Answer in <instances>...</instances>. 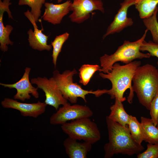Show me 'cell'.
I'll list each match as a JSON object with an SVG mask.
<instances>
[{
  "label": "cell",
  "instance_id": "cell-1",
  "mask_svg": "<svg viewBox=\"0 0 158 158\" xmlns=\"http://www.w3.org/2000/svg\"><path fill=\"white\" fill-rule=\"evenodd\" d=\"M109 142L104 146V157L110 158L114 155L121 154L128 155L138 154L144 149L141 144L135 141L128 128L106 117Z\"/></svg>",
  "mask_w": 158,
  "mask_h": 158
},
{
  "label": "cell",
  "instance_id": "cell-2",
  "mask_svg": "<svg viewBox=\"0 0 158 158\" xmlns=\"http://www.w3.org/2000/svg\"><path fill=\"white\" fill-rule=\"evenodd\" d=\"M141 64V61H137L123 65L116 62L113 65L111 70L108 73L100 72L99 76L104 79L109 80L112 84L111 88L106 90V94L109 95L111 99H117L122 102L126 99L123 97L125 92L129 89L130 92L127 100L129 103H131L134 96L132 82L136 69Z\"/></svg>",
  "mask_w": 158,
  "mask_h": 158
},
{
  "label": "cell",
  "instance_id": "cell-3",
  "mask_svg": "<svg viewBox=\"0 0 158 158\" xmlns=\"http://www.w3.org/2000/svg\"><path fill=\"white\" fill-rule=\"evenodd\" d=\"M133 90L139 102L148 110L151 103L158 92V70L147 64L136 69L133 78Z\"/></svg>",
  "mask_w": 158,
  "mask_h": 158
},
{
  "label": "cell",
  "instance_id": "cell-4",
  "mask_svg": "<svg viewBox=\"0 0 158 158\" xmlns=\"http://www.w3.org/2000/svg\"><path fill=\"white\" fill-rule=\"evenodd\" d=\"M148 31L146 29L142 37L136 41L130 42L125 40L114 54L110 55L105 54L101 57L99 61L101 68L98 71L107 73L111 71L113 65L117 62L127 64L136 59L150 58L151 56L149 53H143L140 50Z\"/></svg>",
  "mask_w": 158,
  "mask_h": 158
},
{
  "label": "cell",
  "instance_id": "cell-5",
  "mask_svg": "<svg viewBox=\"0 0 158 158\" xmlns=\"http://www.w3.org/2000/svg\"><path fill=\"white\" fill-rule=\"evenodd\" d=\"M77 73L75 69L72 71L65 70L62 73L57 70L53 73V78L63 96L67 100L72 104H75L78 98L80 97L86 103V96L88 94H93L96 97L104 94V90L95 91L86 90L77 83H74L73 76Z\"/></svg>",
  "mask_w": 158,
  "mask_h": 158
},
{
  "label": "cell",
  "instance_id": "cell-6",
  "mask_svg": "<svg viewBox=\"0 0 158 158\" xmlns=\"http://www.w3.org/2000/svg\"><path fill=\"white\" fill-rule=\"evenodd\" d=\"M61 128L68 137L92 144L99 140L101 138L97 124L89 118H79L66 122L61 125Z\"/></svg>",
  "mask_w": 158,
  "mask_h": 158
},
{
  "label": "cell",
  "instance_id": "cell-7",
  "mask_svg": "<svg viewBox=\"0 0 158 158\" xmlns=\"http://www.w3.org/2000/svg\"><path fill=\"white\" fill-rule=\"evenodd\" d=\"M93 115V111L87 106L78 104L71 105L68 103L59 108L51 116L49 122L53 125H62L70 121L90 118Z\"/></svg>",
  "mask_w": 158,
  "mask_h": 158
},
{
  "label": "cell",
  "instance_id": "cell-8",
  "mask_svg": "<svg viewBox=\"0 0 158 158\" xmlns=\"http://www.w3.org/2000/svg\"><path fill=\"white\" fill-rule=\"evenodd\" d=\"M32 84H36L37 88L42 89L46 97L44 102L54 107L56 110L60 105H63L68 103L59 89L52 77L49 79L44 77H38L31 79Z\"/></svg>",
  "mask_w": 158,
  "mask_h": 158
},
{
  "label": "cell",
  "instance_id": "cell-9",
  "mask_svg": "<svg viewBox=\"0 0 158 158\" xmlns=\"http://www.w3.org/2000/svg\"><path fill=\"white\" fill-rule=\"evenodd\" d=\"M70 6L72 13L69 17L71 21L78 23H82L90 17V13L98 10L104 13V9L101 0H73Z\"/></svg>",
  "mask_w": 158,
  "mask_h": 158
},
{
  "label": "cell",
  "instance_id": "cell-10",
  "mask_svg": "<svg viewBox=\"0 0 158 158\" xmlns=\"http://www.w3.org/2000/svg\"><path fill=\"white\" fill-rule=\"evenodd\" d=\"M30 71V68L26 67L22 78L15 83L5 84L0 83V85L5 87L16 89L17 92L13 97L14 99H15L24 102L26 99H30V94L35 98L37 99L39 97L38 88L33 86L29 80V75Z\"/></svg>",
  "mask_w": 158,
  "mask_h": 158
},
{
  "label": "cell",
  "instance_id": "cell-11",
  "mask_svg": "<svg viewBox=\"0 0 158 158\" xmlns=\"http://www.w3.org/2000/svg\"><path fill=\"white\" fill-rule=\"evenodd\" d=\"M1 104L4 108L18 110L23 116L35 118L43 114L47 105L44 102L40 101L36 103H28L20 102L16 99L8 98H4Z\"/></svg>",
  "mask_w": 158,
  "mask_h": 158
},
{
  "label": "cell",
  "instance_id": "cell-12",
  "mask_svg": "<svg viewBox=\"0 0 158 158\" xmlns=\"http://www.w3.org/2000/svg\"><path fill=\"white\" fill-rule=\"evenodd\" d=\"M135 0H124L120 4L121 7L108 26L106 33L103 37V39L110 35L119 32L125 28L133 25L132 19L128 17L127 14L128 9L135 4Z\"/></svg>",
  "mask_w": 158,
  "mask_h": 158
},
{
  "label": "cell",
  "instance_id": "cell-13",
  "mask_svg": "<svg viewBox=\"0 0 158 158\" xmlns=\"http://www.w3.org/2000/svg\"><path fill=\"white\" fill-rule=\"evenodd\" d=\"M24 14L32 24L34 28V31L30 29L27 32L30 46L33 49L40 51L45 50L50 51L51 49L52 46L51 44H47L49 36L42 32L43 30L38 29L36 22L30 11L28 10L24 13Z\"/></svg>",
  "mask_w": 158,
  "mask_h": 158
},
{
  "label": "cell",
  "instance_id": "cell-14",
  "mask_svg": "<svg viewBox=\"0 0 158 158\" xmlns=\"http://www.w3.org/2000/svg\"><path fill=\"white\" fill-rule=\"evenodd\" d=\"M71 3L70 0L59 4L45 2L44 4L45 8L42 18L44 20L54 25L59 24L63 17L70 11Z\"/></svg>",
  "mask_w": 158,
  "mask_h": 158
},
{
  "label": "cell",
  "instance_id": "cell-15",
  "mask_svg": "<svg viewBox=\"0 0 158 158\" xmlns=\"http://www.w3.org/2000/svg\"><path fill=\"white\" fill-rule=\"evenodd\" d=\"M77 140L69 137L64 140L63 145L66 153L70 158H86L92 149V144Z\"/></svg>",
  "mask_w": 158,
  "mask_h": 158
},
{
  "label": "cell",
  "instance_id": "cell-16",
  "mask_svg": "<svg viewBox=\"0 0 158 158\" xmlns=\"http://www.w3.org/2000/svg\"><path fill=\"white\" fill-rule=\"evenodd\" d=\"M111 112L108 117L112 120L118 123L123 126L128 128L130 115L125 111L122 102L115 99L114 104L110 107Z\"/></svg>",
  "mask_w": 158,
  "mask_h": 158
},
{
  "label": "cell",
  "instance_id": "cell-17",
  "mask_svg": "<svg viewBox=\"0 0 158 158\" xmlns=\"http://www.w3.org/2000/svg\"><path fill=\"white\" fill-rule=\"evenodd\" d=\"M140 119L144 140L149 143L158 144V128L151 118L142 116Z\"/></svg>",
  "mask_w": 158,
  "mask_h": 158
},
{
  "label": "cell",
  "instance_id": "cell-18",
  "mask_svg": "<svg viewBox=\"0 0 158 158\" xmlns=\"http://www.w3.org/2000/svg\"><path fill=\"white\" fill-rule=\"evenodd\" d=\"M158 4V0H135L134 5L140 18L143 19L152 15Z\"/></svg>",
  "mask_w": 158,
  "mask_h": 158
},
{
  "label": "cell",
  "instance_id": "cell-19",
  "mask_svg": "<svg viewBox=\"0 0 158 158\" xmlns=\"http://www.w3.org/2000/svg\"><path fill=\"white\" fill-rule=\"evenodd\" d=\"M3 13H0V49L1 51L6 52L8 50V45H12L13 44L9 38V35L13 28L10 25L4 26L3 22Z\"/></svg>",
  "mask_w": 158,
  "mask_h": 158
},
{
  "label": "cell",
  "instance_id": "cell-20",
  "mask_svg": "<svg viewBox=\"0 0 158 158\" xmlns=\"http://www.w3.org/2000/svg\"><path fill=\"white\" fill-rule=\"evenodd\" d=\"M128 128L134 140L139 144L144 141L143 133L142 126L135 116L130 115Z\"/></svg>",
  "mask_w": 158,
  "mask_h": 158
},
{
  "label": "cell",
  "instance_id": "cell-21",
  "mask_svg": "<svg viewBox=\"0 0 158 158\" xmlns=\"http://www.w3.org/2000/svg\"><path fill=\"white\" fill-rule=\"evenodd\" d=\"M101 68V66L97 64H85L82 65L79 70V82L84 85H86L95 73Z\"/></svg>",
  "mask_w": 158,
  "mask_h": 158
},
{
  "label": "cell",
  "instance_id": "cell-22",
  "mask_svg": "<svg viewBox=\"0 0 158 158\" xmlns=\"http://www.w3.org/2000/svg\"><path fill=\"white\" fill-rule=\"evenodd\" d=\"M69 34L68 32L56 36L54 40L51 42V45L53 49L52 56V62L55 68L56 65L57 58L61 52V49L64 43L69 37Z\"/></svg>",
  "mask_w": 158,
  "mask_h": 158
},
{
  "label": "cell",
  "instance_id": "cell-23",
  "mask_svg": "<svg viewBox=\"0 0 158 158\" xmlns=\"http://www.w3.org/2000/svg\"><path fill=\"white\" fill-rule=\"evenodd\" d=\"M158 11L157 7L152 16L143 19V20L147 29L151 32L153 42L156 43H158V22L157 18Z\"/></svg>",
  "mask_w": 158,
  "mask_h": 158
},
{
  "label": "cell",
  "instance_id": "cell-24",
  "mask_svg": "<svg viewBox=\"0 0 158 158\" xmlns=\"http://www.w3.org/2000/svg\"><path fill=\"white\" fill-rule=\"evenodd\" d=\"M46 0H19V5H27L31 8L30 12L37 22L41 16V9Z\"/></svg>",
  "mask_w": 158,
  "mask_h": 158
},
{
  "label": "cell",
  "instance_id": "cell-25",
  "mask_svg": "<svg viewBox=\"0 0 158 158\" xmlns=\"http://www.w3.org/2000/svg\"><path fill=\"white\" fill-rule=\"evenodd\" d=\"M137 157L138 158H158V144L148 143L147 149L137 154Z\"/></svg>",
  "mask_w": 158,
  "mask_h": 158
},
{
  "label": "cell",
  "instance_id": "cell-26",
  "mask_svg": "<svg viewBox=\"0 0 158 158\" xmlns=\"http://www.w3.org/2000/svg\"><path fill=\"white\" fill-rule=\"evenodd\" d=\"M140 51H148L151 56H155L158 58V43L149 41L147 42L144 40L140 48ZM158 65V61L157 62Z\"/></svg>",
  "mask_w": 158,
  "mask_h": 158
},
{
  "label": "cell",
  "instance_id": "cell-27",
  "mask_svg": "<svg viewBox=\"0 0 158 158\" xmlns=\"http://www.w3.org/2000/svg\"><path fill=\"white\" fill-rule=\"evenodd\" d=\"M149 110L151 119L154 125L157 126L158 119V92L151 103Z\"/></svg>",
  "mask_w": 158,
  "mask_h": 158
},
{
  "label": "cell",
  "instance_id": "cell-28",
  "mask_svg": "<svg viewBox=\"0 0 158 158\" xmlns=\"http://www.w3.org/2000/svg\"><path fill=\"white\" fill-rule=\"evenodd\" d=\"M10 0H4L2 1L0 0V13H4L6 11L8 15L9 18L13 19L11 13L9 9V6L12 4L10 2Z\"/></svg>",
  "mask_w": 158,
  "mask_h": 158
},
{
  "label": "cell",
  "instance_id": "cell-29",
  "mask_svg": "<svg viewBox=\"0 0 158 158\" xmlns=\"http://www.w3.org/2000/svg\"><path fill=\"white\" fill-rule=\"evenodd\" d=\"M63 0H57L58 2V3H60Z\"/></svg>",
  "mask_w": 158,
  "mask_h": 158
},
{
  "label": "cell",
  "instance_id": "cell-30",
  "mask_svg": "<svg viewBox=\"0 0 158 158\" xmlns=\"http://www.w3.org/2000/svg\"><path fill=\"white\" fill-rule=\"evenodd\" d=\"M157 127L158 128V121H157Z\"/></svg>",
  "mask_w": 158,
  "mask_h": 158
}]
</instances>
